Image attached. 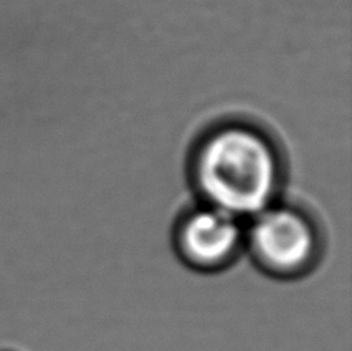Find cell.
Wrapping results in <instances>:
<instances>
[{
	"instance_id": "cell-2",
	"label": "cell",
	"mask_w": 352,
	"mask_h": 351,
	"mask_svg": "<svg viewBox=\"0 0 352 351\" xmlns=\"http://www.w3.org/2000/svg\"><path fill=\"white\" fill-rule=\"evenodd\" d=\"M244 229V251L269 277L295 280L317 266L322 242L316 224L303 212L270 206L250 218Z\"/></svg>"
},
{
	"instance_id": "cell-1",
	"label": "cell",
	"mask_w": 352,
	"mask_h": 351,
	"mask_svg": "<svg viewBox=\"0 0 352 351\" xmlns=\"http://www.w3.org/2000/svg\"><path fill=\"white\" fill-rule=\"evenodd\" d=\"M195 181L207 206L241 222L272 206L278 189V161L261 135L228 127L207 138L199 149Z\"/></svg>"
},
{
	"instance_id": "cell-4",
	"label": "cell",
	"mask_w": 352,
	"mask_h": 351,
	"mask_svg": "<svg viewBox=\"0 0 352 351\" xmlns=\"http://www.w3.org/2000/svg\"><path fill=\"white\" fill-rule=\"evenodd\" d=\"M0 351H11V350H0Z\"/></svg>"
},
{
	"instance_id": "cell-3",
	"label": "cell",
	"mask_w": 352,
	"mask_h": 351,
	"mask_svg": "<svg viewBox=\"0 0 352 351\" xmlns=\"http://www.w3.org/2000/svg\"><path fill=\"white\" fill-rule=\"evenodd\" d=\"M178 259L197 273H219L244 251L241 222L210 206L195 209L178 223L173 235Z\"/></svg>"
}]
</instances>
